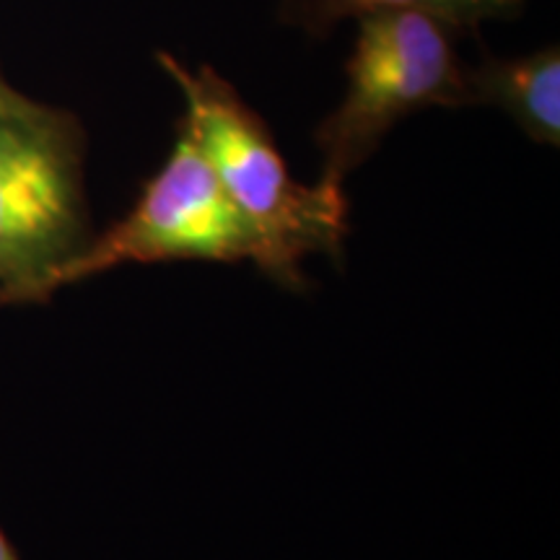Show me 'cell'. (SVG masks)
<instances>
[{
  "label": "cell",
  "instance_id": "obj_2",
  "mask_svg": "<svg viewBox=\"0 0 560 560\" xmlns=\"http://www.w3.org/2000/svg\"><path fill=\"white\" fill-rule=\"evenodd\" d=\"M81 125L24 102L0 109V304H34L66 289L89 247Z\"/></svg>",
  "mask_w": 560,
  "mask_h": 560
},
{
  "label": "cell",
  "instance_id": "obj_4",
  "mask_svg": "<svg viewBox=\"0 0 560 560\" xmlns=\"http://www.w3.org/2000/svg\"><path fill=\"white\" fill-rule=\"evenodd\" d=\"M174 260H255L247 223L185 125H179L170 159L145 182L136 206L102 236H91L89 247L66 270L62 285L120 265Z\"/></svg>",
  "mask_w": 560,
  "mask_h": 560
},
{
  "label": "cell",
  "instance_id": "obj_5",
  "mask_svg": "<svg viewBox=\"0 0 560 560\" xmlns=\"http://www.w3.org/2000/svg\"><path fill=\"white\" fill-rule=\"evenodd\" d=\"M470 104L499 107L542 145H560V50L558 45L522 58H486L467 68Z\"/></svg>",
  "mask_w": 560,
  "mask_h": 560
},
{
  "label": "cell",
  "instance_id": "obj_6",
  "mask_svg": "<svg viewBox=\"0 0 560 560\" xmlns=\"http://www.w3.org/2000/svg\"><path fill=\"white\" fill-rule=\"evenodd\" d=\"M527 0H280V19L322 37L346 19L374 13L420 11L444 19L454 30L467 32L488 19H509L524 9Z\"/></svg>",
  "mask_w": 560,
  "mask_h": 560
},
{
  "label": "cell",
  "instance_id": "obj_7",
  "mask_svg": "<svg viewBox=\"0 0 560 560\" xmlns=\"http://www.w3.org/2000/svg\"><path fill=\"white\" fill-rule=\"evenodd\" d=\"M24 100H26V96L19 94V91L13 89L11 83L3 79V73H0V109L13 107V104H19V102H24Z\"/></svg>",
  "mask_w": 560,
  "mask_h": 560
},
{
  "label": "cell",
  "instance_id": "obj_1",
  "mask_svg": "<svg viewBox=\"0 0 560 560\" xmlns=\"http://www.w3.org/2000/svg\"><path fill=\"white\" fill-rule=\"evenodd\" d=\"M159 62L185 96L179 125L195 138L255 242L257 268L283 285L301 283L310 255L338 257L348 234L342 187L291 177L268 125L215 70H187L172 55Z\"/></svg>",
  "mask_w": 560,
  "mask_h": 560
},
{
  "label": "cell",
  "instance_id": "obj_3",
  "mask_svg": "<svg viewBox=\"0 0 560 560\" xmlns=\"http://www.w3.org/2000/svg\"><path fill=\"white\" fill-rule=\"evenodd\" d=\"M355 45L346 66V96L317 128L319 182L342 187L384 136L429 107H467V66L457 34L444 19L392 11L355 19Z\"/></svg>",
  "mask_w": 560,
  "mask_h": 560
},
{
  "label": "cell",
  "instance_id": "obj_8",
  "mask_svg": "<svg viewBox=\"0 0 560 560\" xmlns=\"http://www.w3.org/2000/svg\"><path fill=\"white\" fill-rule=\"evenodd\" d=\"M0 560H21L19 552L13 550V545L9 542V537L3 535V529H0Z\"/></svg>",
  "mask_w": 560,
  "mask_h": 560
}]
</instances>
